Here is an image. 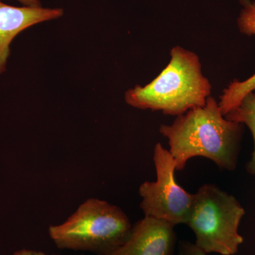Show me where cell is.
Here are the masks:
<instances>
[{
	"label": "cell",
	"instance_id": "cell-1",
	"mask_svg": "<svg viewBox=\"0 0 255 255\" xmlns=\"http://www.w3.org/2000/svg\"><path fill=\"white\" fill-rule=\"evenodd\" d=\"M159 130L168 139L177 171L197 156L211 159L220 168L236 169L243 124L225 118L219 102L211 96L205 105L178 116L171 125L163 124Z\"/></svg>",
	"mask_w": 255,
	"mask_h": 255
},
{
	"label": "cell",
	"instance_id": "cell-2",
	"mask_svg": "<svg viewBox=\"0 0 255 255\" xmlns=\"http://www.w3.org/2000/svg\"><path fill=\"white\" fill-rule=\"evenodd\" d=\"M170 56L168 65L150 83L126 92L128 105L175 117L206 105L212 86L202 73L199 57L180 46L171 49Z\"/></svg>",
	"mask_w": 255,
	"mask_h": 255
},
{
	"label": "cell",
	"instance_id": "cell-3",
	"mask_svg": "<svg viewBox=\"0 0 255 255\" xmlns=\"http://www.w3.org/2000/svg\"><path fill=\"white\" fill-rule=\"evenodd\" d=\"M132 227L118 206L89 199L66 221L50 226L48 233L60 249L110 255L127 241Z\"/></svg>",
	"mask_w": 255,
	"mask_h": 255
},
{
	"label": "cell",
	"instance_id": "cell-4",
	"mask_svg": "<svg viewBox=\"0 0 255 255\" xmlns=\"http://www.w3.org/2000/svg\"><path fill=\"white\" fill-rule=\"evenodd\" d=\"M194 195L185 224L195 233L196 246L206 255H236L244 241L238 231L243 206L214 184L201 186Z\"/></svg>",
	"mask_w": 255,
	"mask_h": 255
},
{
	"label": "cell",
	"instance_id": "cell-5",
	"mask_svg": "<svg viewBox=\"0 0 255 255\" xmlns=\"http://www.w3.org/2000/svg\"><path fill=\"white\" fill-rule=\"evenodd\" d=\"M153 161L157 179L142 183L139 194L142 198L140 208L145 216L162 220L175 226L185 224L190 213L194 194H189L177 184V170L173 156L162 144L154 149Z\"/></svg>",
	"mask_w": 255,
	"mask_h": 255
},
{
	"label": "cell",
	"instance_id": "cell-6",
	"mask_svg": "<svg viewBox=\"0 0 255 255\" xmlns=\"http://www.w3.org/2000/svg\"><path fill=\"white\" fill-rule=\"evenodd\" d=\"M174 227L145 216L132 226L127 241L110 255H172L176 243Z\"/></svg>",
	"mask_w": 255,
	"mask_h": 255
},
{
	"label": "cell",
	"instance_id": "cell-7",
	"mask_svg": "<svg viewBox=\"0 0 255 255\" xmlns=\"http://www.w3.org/2000/svg\"><path fill=\"white\" fill-rule=\"evenodd\" d=\"M61 8L14 6L0 1V75L6 71L10 45L21 32L38 23L63 16Z\"/></svg>",
	"mask_w": 255,
	"mask_h": 255
},
{
	"label": "cell",
	"instance_id": "cell-8",
	"mask_svg": "<svg viewBox=\"0 0 255 255\" xmlns=\"http://www.w3.org/2000/svg\"><path fill=\"white\" fill-rule=\"evenodd\" d=\"M243 9L238 18V29L247 36L255 35V1L241 0ZM255 90V73L244 81L233 80L223 90L219 102L223 116L236 108L245 96Z\"/></svg>",
	"mask_w": 255,
	"mask_h": 255
},
{
	"label": "cell",
	"instance_id": "cell-9",
	"mask_svg": "<svg viewBox=\"0 0 255 255\" xmlns=\"http://www.w3.org/2000/svg\"><path fill=\"white\" fill-rule=\"evenodd\" d=\"M224 117L231 122L245 124L251 130L254 139L255 149L248 164V171L255 175V90L245 96L239 105Z\"/></svg>",
	"mask_w": 255,
	"mask_h": 255
},
{
	"label": "cell",
	"instance_id": "cell-10",
	"mask_svg": "<svg viewBox=\"0 0 255 255\" xmlns=\"http://www.w3.org/2000/svg\"><path fill=\"white\" fill-rule=\"evenodd\" d=\"M180 255H206L202 250L196 244H192L189 242L184 241L180 243L179 246Z\"/></svg>",
	"mask_w": 255,
	"mask_h": 255
},
{
	"label": "cell",
	"instance_id": "cell-11",
	"mask_svg": "<svg viewBox=\"0 0 255 255\" xmlns=\"http://www.w3.org/2000/svg\"><path fill=\"white\" fill-rule=\"evenodd\" d=\"M16 1L22 4L23 6H33V7L42 6L40 0H16Z\"/></svg>",
	"mask_w": 255,
	"mask_h": 255
},
{
	"label": "cell",
	"instance_id": "cell-12",
	"mask_svg": "<svg viewBox=\"0 0 255 255\" xmlns=\"http://www.w3.org/2000/svg\"><path fill=\"white\" fill-rule=\"evenodd\" d=\"M14 255H50L40 251H31V250H21L14 253Z\"/></svg>",
	"mask_w": 255,
	"mask_h": 255
}]
</instances>
